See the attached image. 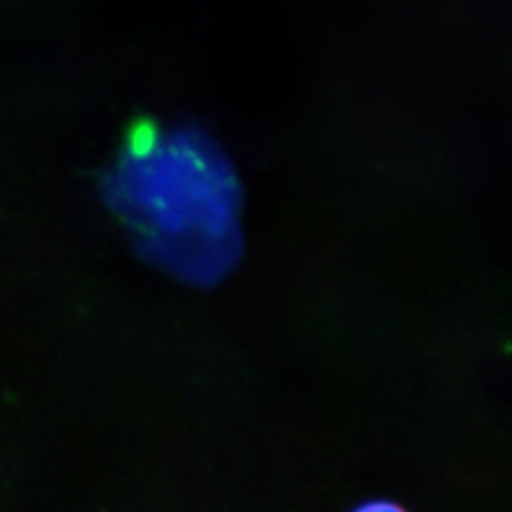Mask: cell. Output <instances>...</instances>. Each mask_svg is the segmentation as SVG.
Listing matches in <instances>:
<instances>
[{
    "mask_svg": "<svg viewBox=\"0 0 512 512\" xmlns=\"http://www.w3.org/2000/svg\"><path fill=\"white\" fill-rule=\"evenodd\" d=\"M105 192L139 251L169 274L207 285L236 264L238 177L200 129H133Z\"/></svg>",
    "mask_w": 512,
    "mask_h": 512,
    "instance_id": "cell-1",
    "label": "cell"
},
{
    "mask_svg": "<svg viewBox=\"0 0 512 512\" xmlns=\"http://www.w3.org/2000/svg\"><path fill=\"white\" fill-rule=\"evenodd\" d=\"M351 512H408L399 503L385 501V499H376V501H366L363 505L355 507Z\"/></svg>",
    "mask_w": 512,
    "mask_h": 512,
    "instance_id": "cell-2",
    "label": "cell"
}]
</instances>
